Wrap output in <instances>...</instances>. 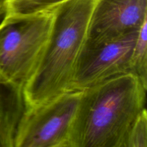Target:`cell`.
I'll use <instances>...</instances> for the list:
<instances>
[{"instance_id":"obj_1","label":"cell","mask_w":147,"mask_h":147,"mask_svg":"<svg viewBox=\"0 0 147 147\" xmlns=\"http://www.w3.org/2000/svg\"><path fill=\"white\" fill-rule=\"evenodd\" d=\"M146 90L131 73L82 90L70 147H124L131 127L146 109Z\"/></svg>"},{"instance_id":"obj_2","label":"cell","mask_w":147,"mask_h":147,"mask_svg":"<svg viewBox=\"0 0 147 147\" xmlns=\"http://www.w3.org/2000/svg\"><path fill=\"white\" fill-rule=\"evenodd\" d=\"M96 1L67 0L53 7L54 23L45 53L34 76L23 88L27 107L71 90Z\"/></svg>"},{"instance_id":"obj_3","label":"cell","mask_w":147,"mask_h":147,"mask_svg":"<svg viewBox=\"0 0 147 147\" xmlns=\"http://www.w3.org/2000/svg\"><path fill=\"white\" fill-rule=\"evenodd\" d=\"M54 10L14 16L0 21V81L22 88L35 73L45 53Z\"/></svg>"},{"instance_id":"obj_4","label":"cell","mask_w":147,"mask_h":147,"mask_svg":"<svg viewBox=\"0 0 147 147\" xmlns=\"http://www.w3.org/2000/svg\"><path fill=\"white\" fill-rule=\"evenodd\" d=\"M82 90H70L27 107L20 120L14 147H70V135Z\"/></svg>"},{"instance_id":"obj_5","label":"cell","mask_w":147,"mask_h":147,"mask_svg":"<svg viewBox=\"0 0 147 147\" xmlns=\"http://www.w3.org/2000/svg\"><path fill=\"white\" fill-rule=\"evenodd\" d=\"M139 31L103 42H86L71 90H83L115 76L130 73L131 57Z\"/></svg>"},{"instance_id":"obj_6","label":"cell","mask_w":147,"mask_h":147,"mask_svg":"<svg viewBox=\"0 0 147 147\" xmlns=\"http://www.w3.org/2000/svg\"><path fill=\"white\" fill-rule=\"evenodd\" d=\"M147 20V0H97L86 42L100 43L139 31Z\"/></svg>"},{"instance_id":"obj_7","label":"cell","mask_w":147,"mask_h":147,"mask_svg":"<svg viewBox=\"0 0 147 147\" xmlns=\"http://www.w3.org/2000/svg\"><path fill=\"white\" fill-rule=\"evenodd\" d=\"M27 107L22 88L0 81V147H14L19 124Z\"/></svg>"},{"instance_id":"obj_8","label":"cell","mask_w":147,"mask_h":147,"mask_svg":"<svg viewBox=\"0 0 147 147\" xmlns=\"http://www.w3.org/2000/svg\"><path fill=\"white\" fill-rule=\"evenodd\" d=\"M67 0H1L0 21L14 16L36 14L53 9Z\"/></svg>"},{"instance_id":"obj_9","label":"cell","mask_w":147,"mask_h":147,"mask_svg":"<svg viewBox=\"0 0 147 147\" xmlns=\"http://www.w3.org/2000/svg\"><path fill=\"white\" fill-rule=\"evenodd\" d=\"M130 73L147 86V20L139 29L130 60Z\"/></svg>"},{"instance_id":"obj_10","label":"cell","mask_w":147,"mask_h":147,"mask_svg":"<svg viewBox=\"0 0 147 147\" xmlns=\"http://www.w3.org/2000/svg\"><path fill=\"white\" fill-rule=\"evenodd\" d=\"M124 147H147V113L144 109L133 123Z\"/></svg>"},{"instance_id":"obj_11","label":"cell","mask_w":147,"mask_h":147,"mask_svg":"<svg viewBox=\"0 0 147 147\" xmlns=\"http://www.w3.org/2000/svg\"><path fill=\"white\" fill-rule=\"evenodd\" d=\"M1 0H0V4H1Z\"/></svg>"}]
</instances>
